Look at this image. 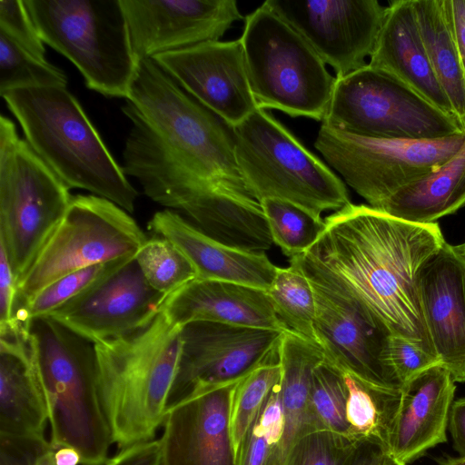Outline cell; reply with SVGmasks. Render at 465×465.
<instances>
[{"mask_svg": "<svg viewBox=\"0 0 465 465\" xmlns=\"http://www.w3.org/2000/svg\"><path fill=\"white\" fill-rule=\"evenodd\" d=\"M368 64L398 79L443 112L457 118L432 69L412 0L390 2Z\"/></svg>", "mask_w": 465, "mask_h": 465, "instance_id": "484cf974", "label": "cell"}, {"mask_svg": "<svg viewBox=\"0 0 465 465\" xmlns=\"http://www.w3.org/2000/svg\"><path fill=\"white\" fill-rule=\"evenodd\" d=\"M153 59L230 127L258 108L240 39L205 42L159 54Z\"/></svg>", "mask_w": 465, "mask_h": 465, "instance_id": "ac0fdd59", "label": "cell"}, {"mask_svg": "<svg viewBox=\"0 0 465 465\" xmlns=\"http://www.w3.org/2000/svg\"><path fill=\"white\" fill-rule=\"evenodd\" d=\"M125 101V116L142 124L180 163L248 191L236 163L231 127L153 58L139 61Z\"/></svg>", "mask_w": 465, "mask_h": 465, "instance_id": "8992f818", "label": "cell"}, {"mask_svg": "<svg viewBox=\"0 0 465 465\" xmlns=\"http://www.w3.org/2000/svg\"><path fill=\"white\" fill-rule=\"evenodd\" d=\"M252 427L260 434L264 435L272 446L276 448L279 446L285 427L284 411L280 396V381L270 392Z\"/></svg>", "mask_w": 465, "mask_h": 465, "instance_id": "b9f144b4", "label": "cell"}, {"mask_svg": "<svg viewBox=\"0 0 465 465\" xmlns=\"http://www.w3.org/2000/svg\"><path fill=\"white\" fill-rule=\"evenodd\" d=\"M382 465H407L387 453L383 459Z\"/></svg>", "mask_w": 465, "mask_h": 465, "instance_id": "f907efd6", "label": "cell"}, {"mask_svg": "<svg viewBox=\"0 0 465 465\" xmlns=\"http://www.w3.org/2000/svg\"><path fill=\"white\" fill-rule=\"evenodd\" d=\"M455 381L436 364L406 381L389 437L388 453L408 464L447 440Z\"/></svg>", "mask_w": 465, "mask_h": 465, "instance_id": "7402d4cb", "label": "cell"}, {"mask_svg": "<svg viewBox=\"0 0 465 465\" xmlns=\"http://www.w3.org/2000/svg\"><path fill=\"white\" fill-rule=\"evenodd\" d=\"M440 465H465V457L450 458L442 461Z\"/></svg>", "mask_w": 465, "mask_h": 465, "instance_id": "681fc988", "label": "cell"}, {"mask_svg": "<svg viewBox=\"0 0 465 465\" xmlns=\"http://www.w3.org/2000/svg\"><path fill=\"white\" fill-rule=\"evenodd\" d=\"M54 465H79L81 464V455L72 447H60L54 449Z\"/></svg>", "mask_w": 465, "mask_h": 465, "instance_id": "c3c4849f", "label": "cell"}, {"mask_svg": "<svg viewBox=\"0 0 465 465\" xmlns=\"http://www.w3.org/2000/svg\"><path fill=\"white\" fill-rule=\"evenodd\" d=\"M278 361L263 364L236 382L231 401L230 434L235 459L272 390L281 380Z\"/></svg>", "mask_w": 465, "mask_h": 465, "instance_id": "d6a6232c", "label": "cell"}, {"mask_svg": "<svg viewBox=\"0 0 465 465\" xmlns=\"http://www.w3.org/2000/svg\"><path fill=\"white\" fill-rule=\"evenodd\" d=\"M390 360L401 385L421 371L441 363L438 357L395 335L390 341Z\"/></svg>", "mask_w": 465, "mask_h": 465, "instance_id": "60d3db41", "label": "cell"}, {"mask_svg": "<svg viewBox=\"0 0 465 465\" xmlns=\"http://www.w3.org/2000/svg\"><path fill=\"white\" fill-rule=\"evenodd\" d=\"M231 129L238 169L257 201L282 200L320 217L351 203L342 180L266 110Z\"/></svg>", "mask_w": 465, "mask_h": 465, "instance_id": "52a82bcc", "label": "cell"}, {"mask_svg": "<svg viewBox=\"0 0 465 465\" xmlns=\"http://www.w3.org/2000/svg\"><path fill=\"white\" fill-rule=\"evenodd\" d=\"M0 32L35 57L47 61L45 43L24 0H0Z\"/></svg>", "mask_w": 465, "mask_h": 465, "instance_id": "f35d334b", "label": "cell"}, {"mask_svg": "<svg viewBox=\"0 0 465 465\" xmlns=\"http://www.w3.org/2000/svg\"><path fill=\"white\" fill-rule=\"evenodd\" d=\"M289 262L290 266L277 268L268 295L278 318L291 331L317 343L313 326L316 303L312 283L294 257Z\"/></svg>", "mask_w": 465, "mask_h": 465, "instance_id": "4dcf8cb0", "label": "cell"}, {"mask_svg": "<svg viewBox=\"0 0 465 465\" xmlns=\"http://www.w3.org/2000/svg\"><path fill=\"white\" fill-rule=\"evenodd\" d=\"M47 422L28 323L16 320L0 326V435L45 438Z\"/></svg>", "mask_w": 465, "mask_h": 465, "instance_id": "d4e9b609", "label": "cell"}, {"mask_svg": "<svg viewBox=\"0 0 465 465\" xmlns=\"http://www.w3.org/2000/svg\"><path fill=\"white\" fill-rule=\"evenodd\" d=\"M260 203L273 243L290 258L309 251L325 229L324 219L289 202L268 198Z\"/></svg>", "mask_w": 465, "mask_h": 465, "instance_id": "1f68e13d", "label": "cell"}, {"mask_svg": "<svg viewBox=\"0 0 465 465\" xmlns=\"http://www.w3.org/2000/svg\"><path fill=\"white\" fill-rule=\"evenodd\" d=\"M387 453L380 441L362 439L356 443L344 465H382Z\"/></svg>", "mask_w": 465, "mask_h": 465, "instance_id": "f6af8a7d", "label": "cell"}, {"mask_svg": "<svg viewBox=\"0 0 465 465\" xmlns=\"http://www.w3.org/2000/svg\"><path fill=\"white\" fill-rule=\"evenodd\" d=\"M454 447L465 457V398L453 401L449 420Z\"/></svg>", "mask_w": 465, "mask_h": 465, "instance_id": "7dc6e473", "label": "cell"}, {"mask_svg": "<svg viewBox=\"0 0 465 465\" xmlns=\"http://www.w3.org/2000/svg\"><path fill=\"white\" fill-rule=\"evenodd\" d=\"M1 96L25 141L70 189L86 190L134 211L136 189L66 87L16 88Z\"/></svg>", "mask_w": 465, "mask_h": 465, "instance_id": "277c9868", "label": "cell"}, {"mask_svg": "<svg viewBox=\"0 0 465 465\" xmlns=\"http://www.w3.org/2000/svg\"><path fill=\"white\" fill-rule=\"evenodd\" d=\"M294 258L313 289L314 332L324 361L366 384L401 390L390 360L393 334L388 326L354 303L300 255Z\"/></svg>", "mask_w": 465, "mask_h": 465, "instance_id": "5bb4252c", "label": "cell"}, {"mask_svg": "<svg viewBox=\"0 0 465 465\" xmlns=\"http://www.w3.org/2000/svg\"><path fill=\"white\" fill-rule=\"evenodd\" d=\"M133 258L86 267L59 278L38 292L17 315V319L28 322L33 319L48 316L91 289Z\"/></svg>", "mask_w": 465, "mask_h": 465, "instance_id": "d590c367", "label": "cell"}, {"mask_svg": "<svg viewBox=\"0 0 465 465\" xmlns=\"http://www.w3.org/2000/svg\"><path fill=\"white\" fill-rule=\"evenodd\" d=\"M149 229L185 255L196 280L232 282L267 291L275 277L278 267L264 252L242 250L219 242L172 210L156 212Z\"/></svg>", "mask_w": 465, "mask_h": 465, "instance_id": "603a6c76", "label": "cell"}, {"mask_svg": "<svg viewBox=\"0 0 465 465\" xmlns=\"http://www.w3.org/2000/svg\"><path fill=\"white\" fill-rule=\"evenodd\" d=\"M412 4L434 74L465 128V72L444 0H412Z\"/></svg>", "mask_w": 465, "mask_h": 465, "instance_id": "f1b7e54d", "label": "cell"}, {"mask_svg": "<svg viewBox=\"0 0 465 465\" xmlns=\"http://www.w3.org/2000/svg\"><path fill=\"white\" fill-rule=\"evenodd\" d=\"M28 331L51 445L75 449L81 465H104L114 441L98 396L94 343L49 316L29 321Z\"/></svg>", "mask_w": 465, "mask_h": 465, "instance_id": "5b68a950", "label": "cell"}, {"mask_svg": "<svg viewBox=\"0 0 465 465\" xmlns=\"http://www.w3.org/2000/svg\"><path fill=\"white\" fill-rule=\"evenodd\" d=\"M358 441L331 430H312L294 441L282 465H344Z\"/></svg>", "mask_w": 465, "mask_h": 465, "instance_id": "74e56055", "label": "cell"}, {"mask_svg": "<svg viewBox=\"0 0 465 465\" xmlns=\"http://www.w3.org/2000/svg\"><path fill=\"white\" fill-rule=\"evenodd\" d=\"M16 280L4 248L0 245V326L16 321Z\"/></svg>", "mask_w": 465, "mask_h": 465, "instance_id": "7bdbcfd3", "label": "cell"}, {"mask_svg": "<svg viewBox=\"0 0 465 465\" xmlns=\"http://www.w3.org/2000/svg\"><path fill=\"white\" fill-rule=\"evenodd\" d=\"M240 41L258 108L322 122L336 79L297 31L263 3L244 17Z\"/></svg>", "mask_w": 465, "mask_h": 465, "instance_id": "9c48e42d", "label": "cell"}, {"mask_svg": "<svg viewBox=\"0 0 465 465\" xmlns=\"http://www.w3.org/2000/svg\"><path fill=\"white\" fill-rule=\"evenodd\" d=\"M104 465H163L161 440H153L123 449Z\"/></svg>", "mask_w": 465, "mask_h": 465, "instance_id": "ee69618b", "label": "cell"}, {"mask_svg": "<svg viewBox=\"0 0 465 465\" xmlns=\"http://www.w3.org/2000/svg\"><path fill=\"white\" fill-rule=\"evenodd\" d=\"M341 78L368 64L387 6L377 0H267Z\"/></svg>", "mask_w": 465, "mask_h": 465, "instance_id": "2e32d148", "label": "cell"}, {"mask_svg": "<svg viewBox=\"0 0 465 465\" xmlns=\"http://www.w3.org/2000/svg\"><path fill=\"white\" fill-rule=\"evenodd\" d=\"M132 123L122 168L148 198L225 244L252 252L271 248L261 203L248 191L186 168L142 124Z\"/></svg>", "mask_w": 465, "mask_h": 465, "instance_id": "7a4b0ae2", "label": "cell"}, {"mask_svg": "<svg viewBox=\"0 0 465 465\" xmlns=\"http://www.w3.org/2000/svg\"><path fill=\"white\" fill-rule=\"evenodd\" d=\"M453 249L458 256L465 262V242L454 245Z\"/></svg>", "mask_w": 465, "mask_h": 465, "instance_id": "816d5d0a", "label": "cell"}, {"mask_svg": "<svg viewBox=\"0 0 465 465\" xmlns=\"http://www.w3.org/2000/svg\"><path fill=\"white\" fill-rule=\"evenodd\" d=\"M348 389L346 419L353 439L380 441L388 451L390 432L397 414L401 390L366 384L342 372Z\"/></svg>", "mask_w": 465, "mask_h": 465, "instance_id": "f546056e", "label": "cell"}, {"mask_svg": "<svg viewBox=\"0 0 465 465\" xmlns=\"http://www.w3.org/2000/svg\"><path fill=\"white\" fill-rule=\"evenodd\" d=\"M66 85L63 70L35 57L0 32V94L16 88Z\"/></svg>", "mask_w": 465, "mask_h": 465, "instance_id": "8d00e7d4", "label": "cell"}, {"mask_svg": "<svg viewBox=\"0 0 465 465\" xmlns=\"http://www.w3.org/2000/svg\"><path fill=\"white\" fill-rule=\"evenodd\" d=\"M54 452L45 438L0 435V465H54Z\"/></svg>", "mask_w": 465, "mask_h": 465, "instance_id": "ab89813d", "label": "cell"}, {"mask_svg": "<svg viewBox=\"0 0 465 465\" xmlns=\"http://www.w3.org/2000/svg\"><path fill=\"white\" fill-rule=\"evenodd\" d=\"M465 205V143L440 168L395 193L379 209L415 223H433Z\"/></svg>", "mask_w": 465, "mask_h": 465, "instance_id": "83f0119b", "label": "cell"}, {"mask_svg": "<svg viewBox=\"0 0 465 465\" xmlns=\"http://www.w3.org/2000/svg\"><path fill=\"white\" fill-rule=\"evenodd\" d=\"M147 238L114 203L94 194L73 196L70 205L16 282L15 313L42 289L75 271L135 257Z\"/></svg>", "mask_w": 465, "mask_h": 465, "instance_id": "30bf717a", "label": "cell"}, {"mask_svg": "<svg viewBox=\"0 0 465 465\" xmlns=\"http://www.w3.org/2000/svg\"><path fill=\"white\" fill-rule=\"evenodd\" d=\"M138 61L219 41L243 19L234 0H121Z\"/></svg>", "mask_w": 465, "mask_h": 465, "instance_id": "e0dca14e", "label": "cell"}, {"mask_svg": "<svg viewBox=\"0 0 465 465\" xmlns=\"http://www.w3.org/2000/svg\"><path fill=\"white\" fill-rule=\"evenodd\" d=\"M235 384L191 394L167 410L163 465H235L229 423Z\"/></svg>", "mask_w": 465, "mask_h": 465, "instance_id": "ffe728a7", "label": "cell"}, {"mask_svg": "<svg viewBox=\"0 0 465 465\" xmlns=\"http://www.w3.org/2000/svg\"><path fill=\"white\" fill-rule=\"evenodd\" d=\"M164 299L147 283L134 257L48 316L95 344L145 325Z\"/></svg>", "mask_w": 465, "mask_h": 465, "instance_id": "d6986e66", "label": "cell"}, {"mask_svg": "<svg viewBox=\"0 0 465 465\" xmlns=\"http://www.w3.org/2000/svg\"><path fill=\"white\" fill-rule=\"evenodd\" d=\"M324 221V231L301 258L393 335L438 357L422 313L418 276L446 242L439 224L411 223L351 203Z\"/></svg>", "mask_w": 465, "mask_h": 465, "instance_id": "6da1fadb", "label": "cell"}, {"mask_svg": "<svg viewBox=\"0 0 465 465\" xmlns=\"http://www.w3.org/2000/svg\"><path fill=\"white\" fill-rule=\"evenodd\" d=\"M97 390L119 450L153 440L176 375L182 327L161 311L134 331L94 344Z\"/></svg>", "mask_w": 465, "mask_h": 465, "instance_id": "3957f363", "label": "cell"}, {"mask_svg": "<svg viewBox=\"0 0 465 465\" xmlns=\"http://www.w3.org/2000/svg\"><path fill=\"white\" fill-rule=\"evenodd\" d=\"M135 260L147 283L164 297L196 279L185 255L161 236L147 239Z\"/></svg>", "mask_w": 465, "mask_h": 465, "instance_id": "e575fe53", "label": "cell"}, {"mask_svg": "<svg viewBox=\"0 0 465 465\" xmlns=\"http://www.w3.org/2000/svg\"><path fill=\"white\" fill-rule=\"evenodd\" d=\"M69 191L26 141L0 151V245L16 282L64 216Z\"/></svg>", "mask_w": 465, "mask_h": 465, "instance_id": "4fadbf2b", "label": "cell"}, {"mask_svg": "<svg viewBox=\"0 0 465 465\" xmlns=\"http://www.w3.org/2000/svg\"><path fill=\"white\" fill-rule=\"evenodd\" d=\"M444 5L465 72V0H444Z\"/></svg>", "mask_w": 465, "mask_h": 465, "instance_id": "bcb514c9", "label": "cell"}, {"mask_svg": "<svg viewBox=\"0 0 465 465\" xmlns=\"http://www.w3.org/2000/svg\"><path fill=\"white\" fill-rule=\"evenodd\" d=\"M284 332L213 322L185 324L167 410L191 394L235 383L278 361Z\"/></svg>", "mask_w": 465, "mask_h": 465, "instance_id": "9a60e30c", "label": "cell"}, {"mask_svg": "<svg viewBox=\"0 0 465 465\" xmlns=\"http://www.w3.org/2000/svg\"><path fill=\"white\" fill-rule=\"evenodd\" d=\"M161 311L181 327L213 322L291 331L278 318L266 290L232 282L195 279L165 297Z\"/></svg>", "mask_w": 465, "mask_h": 465, "instance_id": "cb8c5ba5", "label": "cell"}, {"mask_svg": "<svg viewBox=\"0 0 465 465\" xmlns=\"http://www.w3.org/2000/svg\"><path fill=\"white\" fill-rule=\"evenodd\" d=\"M335 79L322 122L329 127L361 136L403 141H435L465 134L458 118L369 64Z\"/></svg>", "mask_w": 465, "mask_h": 465, "instance_id": "8fae6325", "label": "cell"}, {"mask_svg": "<svg viewBox=\"0 0 465 465\" xmlns=\"http://www.w3.org/2000/svg\"><path fill=\"white\" fill-rule=\"evenodd\" d=\"M323 361L324 354L319 344L292 331L283 333L279 347V363L285 427L282 439L274 450L280 465L294 441L313 430L309 418V395L313 371Z\"/></svg>", "mask_w": 465, "mask_h": 465, "instance_id": "4316f807", "label": "cell"}, {"mask_svg": "<svg viewBox=\"0 0 465 465\" xmlns=\"http://www.w3.org/2000/svg\"><path fill=\"white\" fill-rule=\"evenodd\" d=\"M464 143L465 134L435 141L389 140L322 124L314 146L368 205L379 210L399 190L451 159Z\"/></svg>", "mask_w": 465, "mask_h": 465, "instance_id": "7c38bea8", "label": "cell"}, {"mask_svg": "<svg viewBox=\"0 0 465 465\" xmlns=\"http://www.w3.org/2000/svg\"><path fill=\"white\" fill-rule=\"evenodd\" d=\"M420 300L430 338L454 381L465 382V262L447 242L421 267Z\"/></svg>", "mask_w": 465, "mask_h": 465, "instance_id": "44dd1931", "label": "cell"}, {"mask_svg": "<svg viewBox=\"0 0 465 465\" xmlns=\"http://www.w3.org/2000/svg\"><path fill=\"white\" fill-rule=\"evenodd\" d=\"M43 42L70 60L85 84L128 97L139 61L121 0H24Z\"/></svg>", "mask_w": 465, "mask_h": 465, "instance_id": "ba28073f", "label": "cell"}, {"mask_svg": "<svg viewBox=\"0 0 465 465\" xmlns=\"http://www.w3.org/2000/svg\"><path fill=\"white\" fill-rule=\"evenodd\" d=\"M347 397L348 389L342 371L323 361L313 371L309 395V418L312 430H331L353 439L346 419Z\"/></svg>", "mask_w": 465, "mask_h": 465, "instance_id": "836d02e7", "label": "cell"}]
</instances>
